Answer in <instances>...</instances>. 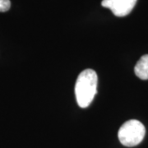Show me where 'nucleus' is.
Wrapping results in <instances>:
<instances>
[{
    "instance_id": "obj_3",
    "label": "nucleus",
    "mask_w": 148,
    "mask_h": 148,
    "mask_svg": "<svg viewBox=\"0 0 148 148\" xmlns=\"http://www.w3.org/2000/svg\"><path fill=\"white\" fill-rule=\"evenodd\" d=\"M137 3V0H102L101 5L112 11L116 16L128 15Z\"/></svg>"
},
{
    "instance_id": "obj_5",
    "label": "nucleus",
    "mask_w": 148,
    "mask_h": 148,
    "mask_svg": "<svg viewBox=\"0 0 148 148\" xmlns=\"http://www.w3.org/2000/svg\"><path fill=\"white\" fill-rule=\"evenodd\" d=\"M10 0H0V12H4L10 9Z\"/></svg>"
},
{
    "instance_id": "obj_4",
    "label": "nucleus",
    "mask_w": 148,
    "mask_h": 148,
    "mask_svg": "<svg viewBox=\"0 0 148 148\" xmlns=\"http://www.w3.org/2000/svg\"><path fill=\"white\" fill-rule=\"evenodd\" d=\"M134 72L138 78L148 80V54L143 55L138 60L134 68Z\"/></svg>"
},
{
    "instance_id": "obj_1",
    "label": "nucleus",
    "mask_w": 148,
    "mask_h": 148,
    "mask_svg": "<svg viewBox=\"0 0 148 148\" xmlns=\"http://www.w3.org/2000/svg\"><path fill=\"white\" fill-rule=\"evenodd\" d=\"M97 74L92 69L82 71L75 84V95L78 106L86 108L92 102L97 92Z\"/></svg>"
},
{
    "instance_id": "obj_2",
    "label": "nucleus",
    "mask_w": 148,
    "mask_h": 148,
    "mask_svg": "<svg viewBox=\"0 0 148 148\" xmlns=\"http://www.w3.org/2000/svg\"><path fill=\"white\" fill-rule=\"evenodd\" d=\"M145 134L146 128L143 123L136 119H131L125 122L120 127L118 137L122 145L132 147L143 142Z\"/></svg>"
}]
</instances>
